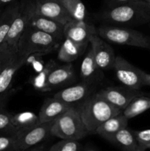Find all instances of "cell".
Listing matches in <instances>:
<instances>
[{
  "mask_svg": "<svg viewBox=\"0 0 150 151\" xmlns=\"http://www.w3.org/2000/svg\"><path fill=\"white\" fill-rule=\"evenodd\" d=\"M76 109L89 134H95L97 128L103 122L121 113L120 110L99 95L98 93L88 96L79 103Z\"/></svg>",
  "mask_w": 150,
  "mask_h": 151,
  "instance_id": "cell-1",
  "label": "cell"
},
{
  "mask_svg": "<svg viewBox=\"0 0 150 151\" xmlns=\"http://www.w3.org/2000/svg\"><path fill=\"white\" fill-rule=\"evenodd\" d=\"M106 22L116 24L139 25L150 22V5L145 1L109 7L100 14Z\"/></svg>",
  "mask_w": 150,
  "mask_h": 151,
  "instance_id": "cell-2",
  "label": "cell"
},
{
  "mask_svg": "<svg viewBox=\"0 0 150 151\" xmlns=\"http://www.w3.org/2000/svg\"><path fill=\"white\" fill-rule=\"evenodd\" d=\"M60 42V41L49 34L28 27L18 43L17 53L26 57L34 54L46 55L55 50Z\"/></svg>",
  "mask_w": 150,
  "mask_h": 151,
  "instance_id": "cell-3",
  "label": "cell"
},
{
  "mask_svg": "<svg viewBox=\"0 0 150 151\" xmlns=\"http://www.w3.org/2000/svg\"><path fill=\"white\" fill-rule=\"evenodd\" d=\"M89 134L75 106H71L53 121L51 135L60 139L80 140Z\"/></svg>",
  "mask_w": 150,
  "mask_h": 151,
  "instance_id": "cell-4",
  "label": "cell"
},
{
  "mask_svg": "<svg viewBox=\"0 0 150 151\" xmlns=\"http://www.w3.org/2000/svg\"><path fill=\"white\" fill-rule=\"evenodd\" d=\"M97 34L105 41L119 45L130 46L150 50V38L143 32L129 28L103 25L96 29Z\"/></svg>",
  "mask_w": 150,
  "mask_h": 151,
  "instance_id": "cell-5",
  "label": "cell"
},
{
  "mask_svg": "<svg viewBox=\"0 0 150 151\" xmlns=\"http://www.w3.org/2000/svg\"><path fill=\"white\" fill-rule=\"evenodd\" d=\"M35 13L34 0H25L20 2L19 11L13 20L5 43L13 50L17 51L18 43L23 32L29 27V21Z\"/></svg>",
  "mask_w": 150,
  "mask_h": 151,
  "instance_id": "cell-6",
  "label": "cell"
},
{
  "mask_svg": "<svg viewBox=\"0 0 150 151\" xmlns=\"http://www.w3.org/2000/svg\"><path fill=\"white\" fill-rule=\"evenodd\" d=\"M53 121L40 122L38 125L16 134L18 150L23 151L38 145L51 136V128Z\"/></svg>",
  "mask_w": 150,
  "mask_h": 151,
  "instance_id": "cell-7",
  "label": "cell"
},
{
  "mask_svg": "<svg viewBox=\"0 0 150 151\" xmlns=\"http://www.w3.org/2000/svg\"><path fill=\"white\" fill-rule=\"evenodd\" d=\"M113 69L116 78L124 86L140 90L144 86L141 78V69L135 67L121 56H116Z\"/></svg>",
  "mask_w": 150,
  "mask_h": 151,
  "instance_id": "cell-8",
  "label": "cell"
},
{
  "mask_svg": "<svg viewBox=\"0 0 150 151\" xmlns=\"http://www.w3.org/2000/svg\"><path fill=\"white\" fill-rule=\"evenodd\" d=\"M28 57L17 53L0 73V109H4L11 93V87L16 72L26 63Z\"/></svg>",
  "mask_w": 150,
  "mask_h": 151,
  "instance_id": "cell-9",
  "label": "cell"
},
{
  "mask_svg": "<svg viewBox=\"0 0 150 151\" xmlns=\"http://www.w3.org/2000/svg\"><path fill=\"white\" fill-rule=\"evenodd\" d=\"M97 93L121 111H122L135 97L144 94L140 91V90L132 89L125 86H110L101 89Z\"/></svg>",
  "mask_w": 150,
  "mask_h": 151,
  "instance_id": "cell-10",
  "label": "cell"
},
{
  "mask_svg": "<svg viewBox=\"0 0 150 151\" xmlns=\"http://www.w3.org/2000/svg\"><path fill=\"white\" fill-rule=\"evenodd\" d=\"M90 44L97 67L100 70L104 71L113 69L116 57L113 48L98 34L90 38Z\"/></svg>",
  "mask_w": 150,
  "mask_h": 151,
  "instance_id": "cell-11",
  "label": "cell"
},
{
  "mask_svg": "<svg viewBox=\"0 0 150 151\" xmlns=\"http://www.w3.org/2000/svg\"><path fill=\"white\" fill-rule=\"evenodd\" d=\"M35 13L65 25L72 18L59 0H34Z\"/></svg>",
  "mask_w": 150,
  "mask_h": 151,
  "instance_id": "cell-12",
  "label": "cell"
},
{
  "mask_svg": "<svg viewBox=\"0 0 150 151\" xmlns=\"http://www.w3.org/2000/svg\"><path fill=\"white\" fill-rule=\"evenodd\" d=\"M97 34V30L94 25L83 21L72 19L64 25V38H69L74 42L88 45L90 38Z\"/></svg>",
  "mask_w": 150,
  "mask_h": 151,
  "instance_id": "cell-13",
  "label": "cell"
},
{
  "mask_svg": "<svg viewBox=\"0 0 150 151\" xmlns=\"http://www.w3.org/2000/svg\"><path fill=\"white\" fill-rule=\"evenodd\" d=\"M93 84L82 82L72 86L67 87L56 93L54 97L71 106L80 103L92 94Z\"/></svg>",
  "mask_w": 150,
  "mask_h": 151,
  "instance_id": "cell-14",
  "label": "cell"
},
{
  "mask_svg": "<svg viewBox=\"0 0 150 151\" xmlns=\"http://www.w3.org/2000/svg\"><path fill=\"white\" fill-rule=\"evenodd\" d=\"M29 27L52 35L61 41L64 38V25L49 18L34 13L29 23Z\"/></svg>",
  "mask_w": 150,
  "mask_h": 151,
  "instance_id": "cell-15",
  "label": "cell"
},
{
  "mask_svg": "<svg viewBox=\"0 0 150 151\" xmlns=\"http://www.w3.org/2000/svg\"><path fill=\"white\" fill-rule=\"evenodd\" d=\"M74 78V69L71 63L60 66H56L49 75L48 86L51 91L71 83Z\"/></svg>",
  "mask_w": 150,
  "mask_h": 151,
  "instance_id": "cell-16",
  "label": "cell"
},
{
  "mask_svg": "<svg viewBox=\"0 0 150 151\" xmlns=\"http://www.w3.org/2000/svg\"><path fill=\"white\" fill-rule=\"evenodd\" d=\"M70 107L71 106L54 97L51 98H46L44 101L38 114L40 122L54 121Z\"/></svg>",
  "mask_w": 150,
  "mask_h": 151,
  "instance_id": "cell-17",
  "label": "cell"
},
{
  "mask_svg": "<svg viewBox=\"0 0 150 151\" xmlns=\"http://www.w3.org/2000/svg\"><path fill=\"white\" fill-rule=\"evenodd\" d=\"M128 120L129 119H126L121 113L103 122L97 128L95 134H98L107 141H110L116 133L127 127Z\"/></svg>",
  "mask_w": 150,
  "mask_h": 151,
  "instance_id": "cell-18",
  "label": "cell"
},
{
  "mask_svg": "<svg viewBox=\"0 0 150 151\" xmlns=\"http://www.w3.org/2000/svg\"><path fill=\"white\" fill-rule=\"evenodd\" d=\"M87 46L86 44H78L69 38H65L59 49L57 58L63 63H71L81 55Z\"/></svg>",
  "mask_w": 150,
  "mask_h": 151,
  "instance_id": "cell-19",
  "label": "cell"
},
{
  "mask_svg": "<svg viewBox=\"0 0 150 151\" xmlns=\"http://www.w3.org/2000/svg\"><path fill=\"white\" fill-rule=\"evenodd\" d=\"M100 71L101 70L96 64L92 49L91 47L82 60L80 66V78L82 80V82L94 84V82L99 79Z\"/></svg>",
  "mask_w": 150,
  "mask_h": 151,
  "instance_id": "cell-20",
  "label": "cell"
},
{
  "mask_svg": "<svg viewBox=\"0 0 150 151\" xmlns=\"http://www.w3.org/2000/svg\"><path fill=\"white\" fill-rule=\"evenodd\" d=\"M109 142L124 151H138L139 149L134 131L127 127L116 133Z\"/></svg>",
  "mask_w": 150,
  "mask_h": 151,
  "instance_id": "cell-21",
  "label": "cell"
},
{
  "mask_svg": "<svg viewBox=\"0 0 150 151\" xmlns=\"http://www.w3.org/2000/svg\"><path fill=\"white\" fill-rule=\"evenodd\" d=\"M20 2H13L10 4L0 15V47L5 43L13 20L19 11Z\"/></svg>",
  "mask_w": 150,
  "mask_h": 151,
  "instance_id": "cell-22",
  "label": "cell"
},
{
  "mask_svg": "<svg viewBox=\"0 0 150 151\" xmlns=\"http://www.w3.org/2000/svg\"><path fill=\"white\" fill-rule=\"evenodd\" d=\"M150 109V95L144 94L135 97L129 104L121 111L127 119H132Z\"/></svg>",
  "mask_w": 150,
  "mask_h": 151,
  "instance_id": "cell-23",
  "label": "cell"
},
{
  "mask_svg": "<svg viewBox=\"0 0 150 151\" xmlns=\"http://www.w3.org/2000/svg\"><path fill=\"white\" fill-rule=\"evenodd\" d=\"M13 123L19 131L28 129L40 123L38 115L32 111H22L13 114Z\"/></svg>",
  "mask_w": 150,
  "mask_h": 151,
  "instance_id": "cell-24",
  "label": "cell"
},
{
  "mask_svg": "<svg viewBox=\"0 0 150 151\" xmlns=\"http://www.w3.org/2000/svg\"><path fill=\"white\" fill-rule=\"evenodd\" d=\"M56 66V63L53 60H49L46 63V65L41 72L36 75L33 77L29 81L32 86L36 90L42 92H47L50 91L48 86V77L51 71Z\"/></svg>",
  "mask_w": 150,
  "mask_h": 151,
  "instance_id": "cell-25",
  "label": "cell"
},
{
  "mask_svg": "<svg viewBox=\"0 0 150 151\" xmlns=\"http://www.w3.org/2000/svg\"><path fill=\"white\" fill-rule=\"evenodd\" d=\"M71 17L78 21H83L86 17V8L82 0H59Z\"/></svg>",
  "mask_w": 150,
  "mask_h": 151,
  "instance_id": "cell-26",
  "label": "cell"
},
{
  "mask_svg": "<svg viewBox=\"0 0 150 151\" xmlns=\"http://www.w3.org/2000/svg\"><path fill=\"white\" fill-rule=\"evenodd\" d=\"M17 134V130L13 123V114L4 109H0V134Z\"/></svg>",
  "mask_w": 150,
  "mask_h": 151,
  "instance_id": "cell-27",
  "label": "cell"
},
{
  "mask_svg": "<svg viewBox=\"0 0 150 151\" xmlns=\"http://www.w3.org/2000/svg\"><path fill=\"white\" fill-rule=\"evenodd\" d=\"M84 147L78 140L61 139L48 149V151H83Z\"/></svg>",
  "mask_w": 150,
  "mask_h": 151,
  "instance_id": "cell-28",
  "label": "cell"
},
{
  "mask_svg": "<svg viewBox=\"0 0 150 151\" xmlns=\"http://www.w3.org/2000/svg\"><path fill=\"white\" fill-rule=\"evenodd\" d=\"M16 54L17 51L10 48L6 43L0 47V73L10 63Z\"/></svg>",
  "mask_w": 150,
  "mask_h": 151,
  "instance_id": "cell-29",
  "label": "cell"
},
{
  "mask_svg": "<svg viewBox=\"0 0 150 151\" xmlns=\"http://www.w3.org/2000/svg\"><path fill=\"white\" fill-rule=\"evenodd\" d=\"M0 151H19L16 134H0Z\"/></svg>",
  "mask_w": 150,
  "mask_h": 151,
  "instance_id": "cell-30",
  "label": "cell"
},
{
  "mask_svg": "<svg viewBox=\"0 0 150 151\" xmlns=\"http://www.w3.org/2000/svg\"><path fill=\"white\" fill-rule=\"evenodd\" d=\"M134 134L141 150L145 151L147 149H150V129L135 131Z\"/></svg>",
  "mask_w": 150,
  "mask_h": 151,
  "instance_id": "cell-31",
  "label": "cell"
},
{
  "mask_svg": "<svg viewBox=\"0 0 150 151\" xmlns=\"http://www.w3.org/2000/svg\"><path fill=\"white\" fill-rule=\"evenodd\" d=\"M107 1L109 3V7H112V6L120 5V4L136 2V1H144V0H107Z\"/></svg>",
  "mask_w": 150,
  "mask_h": 151,
  "instance_id": "cell-32",
  "label": "cell"
},
{
  "mask_svg": "<svg viewBox=\"0 0 150 151\" xmlns=\"http://www.w3.org/2000/svg\"><path fill=\"white\" fill-rule=\"evenodd\" d=\"M141 78H142V82L144 86H150V74L146 73L143 70L141 71Z\"/></svg>",
  "mask_w": 150,
  "mask_h": 151,
  "instance_id": "cell-33",
  "label": "cell"
},
{
  "mask_svg": "<svg viewBox=\"0 0 150 151\" xmlns=\"http://www.w3.org/2000/svg\"><path fill=\"white\" fill-rule=\"evenodd\" d=\"M23 151H48V149L44 145H38L30 147V148L26 149V150Z\"/></svg>",
  "mask_w": 150,
  "mask_h": 151,
  "instance_id": "cell-34",
  "label": "cell"
},
{
  "mask_svg": "<svg viewBox=\"0 0 150 151\" xmlns=\"http://www.w3.org/2000/svg\"><path fill=\"white\" fill-rule=\"evenodd\" d=\"M13 2H15V0H0V6L10 4Z\"/></svg>",
  "mask_w": 150,
  "mask_h": 151,
  "instance_id": "cell-35",
  "label": "cell"
},
{
  "mask_svg": "<svg viewBox=\"0 0 150 151\" xmlns=\"http://www.w3.org/2000/svg\"><path fill=\"white\" fill-rule=\"evenodd\" d=\"M83 151H97L96 150H95V149L92 148V147H84L83 148Z\"/></svg>",
  "mask_w": 150,
  "mask_h": 151,
  "instance_id": "cell-36",
  "label": "cell"
},
{
  "mask_svg": "<svg viewBox=\"0 0 150 151\" xmlns=\"http://www.w3.org/2000/svg\"><path fill=\"white\" fill-rule=\"evenodd\" d=\"M146 2L148 3V4H149V5H150V0H149V1H146Z\"/></svg>",
  "mask_w": 150,
  "mask_h": 151,
  "instance_id": "cell-37",
  "label": "cell"
},
{
  "mask_svg": "<svg viewBox=\"0 0 150 151\" xmlns=\"http://www.w3.org/2000/svg\"><path fill=\"white\" fill-rule=\"evenodd\" d=\"M138 151H144V150H141V149H140V148H139V149H138Z\"/></svg>",
  "mask_w": 150,
  "mask_h": 151,
  "instance_id": "cell-38",
  "label": "cell"
},
{
  "mask_svg": "<svg viewBox=\"0 0 150 151\" xmlns=\"http://www.w3.org/2000/svg\"><path fill=\"white\" fill-rule=\"evenodd\" d=\"M1 10H0V15H1Z\"/></svg>",
  "mask_w": 150,
  "mask_h": 151,
  "instance_id": "cell-39",
  "label": "cell"
},
{
  "mask_svg": "<svg viewBox=\"0 0 150 151\" xmlns=\"http://www.w3.org/2000/svg\"><path fill=\"white\" fill-rule=\"evenodd\" d=\"M144 1H148L149 0H144Z\"/></svg>",
  "mask_w": 150,
  "mask_h": 151,
  "instance_id": "cell-40",
  "label": "cell"
}]
</instances>
